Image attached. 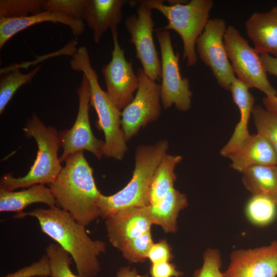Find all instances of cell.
I'll return each mask as SVG.
<instances>
[{"mask_svg":"<svg viewBox=\"0 0 277 277\" xmlns=\"http://www.w3.org/2000/svg\"><path fill=\"white\" fill-rule=\"evenodd\" d=\"M275 202L276 203V204L277 205V200L275 201Z\"/></svg>","mask_w":277,"mask_h":277,"instance_id":"cell-41","label":"cell"},{"mask_svg":"<svg viewBox=\"0 0 277 277\" xmlns=\"http://www.w3.org/2000/svg\"><path fill=\"white\" fill-rule=\"evenodd\" d=\"M155 34L161 54V104L165 109L174 105L178 110L186 111L191 106L192 92L189 80L181 74L180 54L173 50L169 31L158 28Z\"/></svg>","mask_w":277,"mask_h":277,"instance_id":"cell-8","label":"cell"},{"mask_svg":"<svg viewBox=\"0 0 277 277\" xmlns=\"http://www.w3.org/2000/svg\"><path fill=\"white\" fill-rule=\"evenodd\" d=\"M245 28L259 54L277 57V6L266 12L253 13L246 21Z\"/></svg>","mask_w":277,"mask_h":277,"instance_id":"cell-19","label":"cell"},{"mask_svg":"<svg viewBox=\"0 0 277 277\" xmlns=\"http://www.w3.org/2000/svg\"><path fill=\"white\" fill-rule=\"evenodd\" d=\"M150 273L151 277H180L183 275V273L169 262L152 264Z\"/></svg>","mask_w":277,"mask_h":277,"instance_id":"cell-35","label":"cell"},{"mask_svg":"<svg viewBox=\"0 0 277 277\" xmlns=\"http://www.w3.org/2000/svg\"><path fill=\"white\" fill-rule=\"evenodd\" d=\"M34 277H48L46 276H34Z\"/></svg>","mask_w":277,"mask_h":277,"instance_id":"cell-40","label":"cell"},{"mask_svg":"<svg viewBox=\"0 0 277 277\" xmlns=\"http://www.w3.org/2000/svg\"><path fill=\"white\" fill-rule=\"evenodd\" d=\"M152 264L162 262H169L172 258L171 250L165 240L153 244L148 258Z\"/></svg>","mask_w":277,"mask_h":277,"instance_id":"cell-34","label":"cell"},{"mask_svg":"<svg viewBox=\"0 0 277 277\" xmlns=\"http://www.w3.org/2000/svg\"><path fill=\"white\" fill-rule=\"evenodd\" d=\"M224 42L232 70L237 78L249 88H255L267 96H277L269 83L261 55L232 25L227 27Z\"/></svg>","mask_w":277,"mask_h":277,"instance_id":"cell-7","label":"cell"},{"mask_svg":"<svg viewBox=\"0 0 277 277\" xmlns=\"http://www.w3.org/2000/svg\"><path fill=\"white\" fill-rule=\"evenodd\" d=\"M223 273L225 277H276L277 241L266 246L233 251Z\"/></svg>","mask_w":277,"mask_h":277,"instance_id":"cell-14","label":"cell"},{"mask_svg":"<svg viewBox=\"0 0 277 277\" xmlns=\"http://www.w3.org/2000/svg\"><path fill=\"white\" fill-rule=\"evenodd\" d=\"M72 69L82 72L89 82L90 105L97 116L96 127L105 136L103 154L122 160L128 150L126 140L121 126V111L112 101L107 91L101 87L96 71L91 64L88 51L85 46L79 47L72 55Z\"/></svg>","mask_w":277,"mask_h":277,"instance_id":"cell-4","label":"cell"},{"mask_svg":"<svg viewBox=\"0 0 277 277\" xmlns=\"http://www.w3.org/2000/svg\"><path fill=\"white\" fill-rule=\"evenodd\" d=\"M105 224L110 242L120 250L129 240L150 230L153 223L145 207L118 211L106 219Z\"/></svg>","mask_w":277,"mask_h":277,"instance_id":"cell-15","label":"cell"},{"mask_svg":"<svg viewBox=\"0 0 277 277\" xmlns=\"http://www.w3.org/2000/svg\"><path fill=\"white\" fill-rule=\"evenodd\" d=\"M263 103L268 111L277 114V96H265Z\"/></svg>","mask_w":277,"mask_h":277,"instance_id":"cell-37","label":"cell"},{"mask_svg":"<svg viewBox=\"0 0 277 277\" xmlns=\"http://www.w3.org/2000/svg\"><path fill=\"white\" fill-rule=\"evenodd\" d=\"M42 203L49 207L56 206V201L49 188L37 184L18 191L0 189V212H19L32 204Z\"/></svg>","mask_w":277,"mask_h":277,"instance_id":"cell-21","label":"cell"},{"mask_svg":"<svg viewBox=\"0 0 277 277\" xmlns=\"http://www.w3.org/2000/svg\"><path fill=\"white\" fill-rule=\"evenodd\" d=\"M152 10L161 12L168 20V24L160 30H172L181 36L183 44V57L187 66L196 64L195 43L203 33L213 7L211 0H191L185 4L166 5L162 0H144Z\"/></svg>","mask_w":277,"mask_h":277,"instance_id":"cell-6","label":"cell"},{"mask_svg":"<svg viewBox=\"0 0 277 277\" xmlns=\"http://www.w3.org/2000/svg\"><path fill=\"white\" fill-rule=\"evenodd\" d=\"M153 244L149 230L126 242L120 250L122 252L124 258L130 263L142 262L148 258Z\"/></svg>","mask_w":277,"mask_h":277,"instance_id":"cell-30","label":"cell"},{"mask_svg":"<svg viewBox=\"0 0 277 277\" xmlns=\"http://www.w3.org/2000/svg\"><path fill=\"white\" fill-rule=\"evenodd\" d=\"M41 68L39 65L27 73L18 68L1 75L0 78V114H2L15 92L22 86L31 82Z\"/></svg>","mask_w":277,"mask_h":277,"instance_id":"cell-26","label":"cell"},{"mask_svg":"<svg viewBox=\"0 0 277 277\" xmlns=\"http://www.w3.org/2000/svg\"><path fill=\"white\" fill-rule=\"evenodd\" d=\"M88 0H45L43 10L64 13L83 21Z\"/></svg>","mask_w":277,"mask_h":277,"instance_id":"cell-31","label":"cell"},{"mask_svg":"<svg viewBox=\"0 0 277 277\" xmlns=\"http://www.w3.org/2000/svg\"><path fill=\"white\" fill-rule=\"evenodd\" d=\"M252 114L258 133L268 141L277 157V114L260 105L254 106Z\"/></svg>","mask_w":277,"mask_h":277,"instance_id":"cell-27","label":"cell"},{"mask_svg":"<svg viewBox=\"0 0 277 277\" xmlns=\"http://www.w3.org/2000/svg\"><path fill=\"white\" fill-rule=\"evenodd\" d=\"M187 205L186 195L173 188L160 202L146 208L153 224L160 225L166 232H174L179 213Z\"/></svg>","mask_w":277,"mask_h":277,"instance_id":"cell-22","label":"cell"},{"mask_svg":"<svg viewBox=\"0 0 277 277\" xmlns=\"http://www.w3.org/2000/svg\"><path fill=\"white\" fill-rule=\"evenodd\" d=\"M242 173L243 184L252 195L277 200V165H254Z\"/></svg>","mask_w":277,"mask_h":277,"instance_id":"cell-23","label":"cell"},{"mask_svg":"<svg viewBox=\"0 0 277 277\" xmlns=\"http://www.w3.org/2000/svg\"><path fill=\"white\" fill-rule=\"evenodd\" d=\"M179 155L166 153L153 177L149 192L150 205L160 202L172 189L176 180L175 167L182 161Z\"/></svg>","mask_w":277,"mask_h":277,"instance_id":"cell-24","label":"cell"},{"mask_svg":"<svg viewBox=\"0 0 277 277\" xmlns=\"http://www.w3.org/2000/svg\"><path fill=\"white\" fill-rule=\"evenodd\" d=\"M135 3L127 0H88L83 21L92 30L94 42L99 43L108 29L117 30L123 19V7Z\"/></svg>","mask_w":277,"mask_h":277,"instance_id":"cell-16","label":"cell"},{"mask_svg":"<svg viewBox=\"0 0 277 277\" xmlns=\"http://www.w3.org/2000/svg\"><path fill=\"white\" fill-rule=\"evenodd\" d=\"M26 216L36 218L41 230L71 256L80 277H94L100 270L98 256L106 250L104 242L92 240L85 226L78 223L67 211L56 206L19 212L14 218Z\"/></svg>","mask_w":277,"mask_h":277,"instance_id":"cell-1","label":"cell"},{"mask_svg":"<svg viewBox=\"0 0 277 277\" xmlns=\"http://www.w3.org/2000/svg\"><path fill=\"white\" fill-rule=\"evenodd\" d=\"M44 22L61 23L68 26L75 36L81 35L85 30L84 21L61 12L43 10L40 13L26 17L0 18V49L17 33Z\"/></svg>","mask_w":277,"mask_h":277,"instance_id":"cell-17","label":"cell"},{"mask_svg":"<svg viewBox=\"0 0 277 277\" xmlns=\"http://www.w3.org/2000/svg\"><path fill=\"white\" fill-rule=\"evenodd\" d=\"M168 3V5H175L179 4H185L189 1L184 0H169L167 1Z\"/></svg>","mask_w":277,"mask_h":277,"instance_id":"cell-39","label":"cell"},{"mask_svg":"<svg viewBox=\"0 0 277 277\" xmlns=\"http://www.w3.org/2000/svg\"><path fill=\"white\" fill-rule=\"evenodd\" d=\"M136 2L138 4L136 14L126 18L125 28L131 36L130 41L135 47L136 57L140 61L142 69L150 78L160 81L162 78L161 61L153 37L152 9L144 0Z\"/></svg>","mask_w":277,"mask_h":277,"instance_id":"cell-11","label":"cell"},{"mask_svg":"<svg viewBox=\"0 0 277 277\" xmlns=\"http://www.w3.org/2000/svg\"><path fill=\"white\" fill-rule=\"evenodd\" d=\"M221 266L222 260L219 251L208 249L204 254L202 266L195 271L193 277H225L220 270Z\"/></svg>","mask_w":277,"mask_h":277,"instance_id":"cell-32","label":"cell"},{"mask_svg":"<svg viewBox=\"0 0 277 277\" xmlns=\"http://www.w3.org/2000/svg\"><path fill=\"white\" fill-rule=\"evenodd\" d=\"M168 148L166 140L160 141L152 145H142L137 147L134 169L128 184L114 194L100 195L98 202L100 216L106 219L123 210L150 205L151 182Z\"/></svg>","mask_w":277,"mask_h":277,"instance_id":"cell-3","label":"cell"},{"mask_svg":"<svg viewBox=\"0 0 277 277\" xmlns=\"http://www.w3.org/2000/svg\"><path fill=\"white\" fill-rule=\"evenodd\" d=\"M261 58L266 72L277 77V57L269 54H262Z\"/></svg>","mask_w":277,"mask_h":277,"instance_id":"cell-36","label":"cell"},{"mask_svg":"<svg viewBox=\"0 0 277 277\" xmlns=\"http://www.w3.org/2000/svg\"><path fill=\"white\" fill-rule=\"evenodd\" d=\"M50 274L49 259L46 254H45L38 261L3 277L50 276Z\"/></svg>","mask_w":277,"mask_h":277,"instance_id":"cell-33","label":"cell"},{"mask_svg":"<svg viewBox=\"0 0 277 277\" xmlns=\"http://www.w3.org/2000/svg\"><path fill=\"white\" fill-rule=\"evenodd\" d=\"M249 87L236 77L232 82L230 90L234 102L240 112V118L234 131L225 146L221 150L222 155L228 157L240 149L250 136L248 124L254 107V97L250 93Z\"/></svg>","mask_w":277,"mask_h":277,"instance_id":"cell-18","label":"cell"},{"mask_svg":"<svg viewBox=\"0 0 277 277\" xmlns=\"http://www.w3.org/2000/svg\"><path fill=\"white\" fill-rule=\"evenodd\" d=\"M27 138H33L37 145L35 160L28 172L24 176L14 177L11 173L3 175L0 189L13 191L19 188L51 184L63 169L58 157L60 147L58 133L55 128L46 126L33 113L23 128Z\"/></svg>","mask_w":277,"mask_h":277,"instance_id":"cell-5","label":"cell"},{"mask_svg":"<svg viewBox=\"0 0 277 277\" xmlns=\"http://www.w3.org/2000/svg\"><path fill=\"white\" fill-rule=\"evenodd\" d=\"M224 19H209L195 43L196 51L202 62L210 68L219 85L229 90L236 77L225 48L224 36L227 29Z\"/></svg>","mask_w":277,"mask_h":277,"instance_id":"cell-12","label":"cell"},{"mask_svg":"<svg viewBox=\"0 0 277 277\" xmlns=\"http://www.w3.org/2000/svg\"><path fill=\"white\" fill-rule=\"evenodd\" d=\"M64 162L65 166L49 188L56 204L86 226L100 216L98 202L101 193L83 151L70 155Z\"/></svg>","mask_w":277,"mask_h":277,"instance_id":"cell-2","label":"cell"},{"mask_svg":"<svg viewBox=\"0 0 277 277\" xmlns=\"http://www.w3.org/2000/svg\"><path fill=\"white\" fill-rule=\"evenodd\" d=\"M231 167L242 172L254 165H277V157L268 141L261 134L250 135L237 151L229 155Z\"/></svg>","mask_w":277,"mask_h":277,"instance_id":"cell-20","label":"cell"},{"mask_svg":"<svg viewBox=\"0 0 277 277\" xmlns=\"http://www.w3.org/2000/svg\"><path fill=\"white\" fill-rule=\"evenodd\" d=\"M136 74L140 84L135 95L121 111V126L127 141L161 114V85L150 78L141 68L137 69Z\"/></svg>","mask_w":277,"mask_h":277,"instance_id":"cell-10","label":"cell"},{"mask_svg":"<svg viewBox=\"0 0 277 277\" xmlns=\"http://www.w3.org/2000/svg\"><path fill=\"white\" fill-rule=\"evenodd\" d=\"M45 251L49 261L51 277H80L70 269L71 256L58 244H49Z\"/></svg>","mask_w":277,"mask_h":277,"instance_id":"cell-29","label":"cell"},{"mask_svg":"<svg viewBox=\"0 0 277 277\" xmlns=\"http://www.w3.org/2000/svg\"><path fill=\"white\" fill-rule=\"evenodd\" d=\"M113 48L111 59L102 68L107 92L121 111L134 98V93L140 84L138 76L133 70L131 61H127L124 51L120 46L117 31H112Z\"/></svg>","mask_w":277,"mask_h":277,"instance_id":"cell-13","label":"cell"},{"mask_svg":"<svg viewBox=\"0 0 277 277\" xmlns=\"http://www.w3.org/2000/svg\"><path fill=\"white\" fill-rule=\"evenodd\" d=\"M77 94L78 108L75 121L69 129L58 132L60 147L63 149L60 157L61 162H64L70 155L84 150L91 152L99 160L104 155V142L94 136L90 126V88L88 79L84 74Z\"/></svg>","mask_w":277,"mask_h":277,"instance_id":"cell-9","label":"cell"},{"mask_svg":"<svg viewBox=\"0 0 277 277\" xmlns=\"http://www.w3.org/2000/svg\"><path fill=\"white\" fill-rule=\"evenodd\" d=\"M45 0H1L0 18H19L43 11Z\"/></svg>","mask_w":277,"mask_h":277,"instance_id":"cell-28","label":"cell"},{"mask_svg":"<svg viewBox=\"0 0 277 277\" xmlns=\"http://www.w3.org/2000/svg\"><path fill=\"white\" fill-rule=\"evenodd\" d=\"M117 277H149L147 274L141 275L138 274L135 269L129 267H122L117 273Z\"/></svg>","mask_w":277,"mask_h":277,"instance_id":"cell-38","label":"cell"},{"mask_svg":"<svg viewBox=\"0 0 277 277\" xmlns=\"http://www.w3.org/2000/svg\"><path fill=\"white\" fill-rule=\"evenodd\" d=\"M248 220L258 226H266L273 222L277 215V205L271 199L263 195H252L245 207Z\"/></svg>","mask_w":277,"mask_h":277,"instance_id":"cell-25","label":"cell"}]
</instances>
